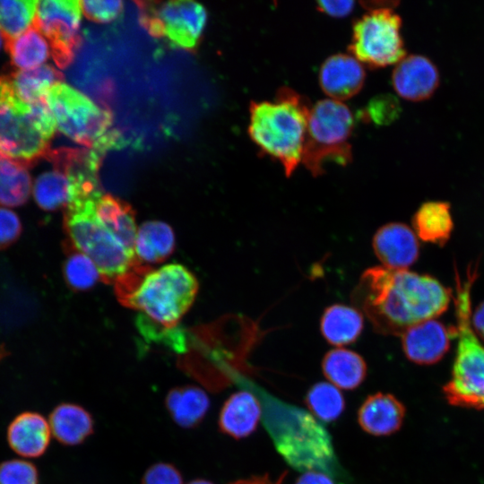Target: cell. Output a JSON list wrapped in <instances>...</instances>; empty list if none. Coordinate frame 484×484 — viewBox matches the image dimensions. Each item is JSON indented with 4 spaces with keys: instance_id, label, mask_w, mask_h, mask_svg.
I'll return each instance as SVG.
<instances>
[{
    "instance_id": "cell-1",
    "label": "cell",
    "mask_w": 484,
    "mask_h": 484,
    "mask_svg": "<svg viewBox=\"0 0 484 484\" xmlns=\"http://www.w3.org/2000/svg\"><path fill=\"white\" fill-rule=\"evenodd\" d=\"M452 298L451 289L434 277L384 266L367 269L351 294L352 303L367 316L374 330L393 336L439 316Z\"/></svg>"
},
{
    "instance_id": "cell-2",
    "label": "cell",
    "mask_w": 484,
    "mask_h": 484,
    "mask_svg": "<svg viewBox=\"0 0 484 484\" xmlns=\"http://www.w3.org/2000/svg\"><path fill=\"white\" fill-rule=\"evenodd\" d=\"M115 283L121 302L166 328L176 326L198 290L194 275L178 264L150 270L138 263Z\"/></svg>"
},
{
    "instance_id": "cell-3",
    "label": "cell",
    "mask_w": 484,
    "mask_h": 484,
    "mask_svg": "<svg viewBox=\"0 0 484 484\" xmlns=\"http://www.w3.org/2000/svg\"><path fill=\"white\" fill-rule=\"evenodd\" d=\"M310 108L304 96L288 87L279 89L272 101L250 104V138L282 165L287 177L302 160Z\"/></svg>"
},
{
    "instance_id": "cell-4",
    "label": "cell",
    "mask_w": 484,
    "mask_h": 484,
    "mask_svg": "<svg viewBox=\"0 0 484 484\" xmlns=\"http://www.w3.org/2000/svg\"><path fill=\"white\" fill-rule=\"evenodd\" d=\"M476 275V265H470L462 278L455 271L454 334L457 347L451 377L443 390L448 402L454 406L484 410V344L471 323V289Z\"/></svg>"
},
{
    "instance_id": "cell-5",
    "label": "cell",
    "mask_w": 484,
    "mask_h": 484,
    "mask_svg": "<svg viewBox=\"0 0 484 484\" xmlns=\"http://www.w3.org/2000/svg\"><path fill=\"white\" fill-rule=\"evenodd\" d=\"M56 127L46 99L23 101L15 93L9 74L0 75V158L27 167L46 157Z\"/></svg>"
},
{
    "instance_id": "cell-6",
    "label": "cell",
    "mask_w": 484,
    "mask_h": 484,
    "mask_svg": "<svg viewBox=\"0 0 484 484\" xmlns=\"http://www.w3.org/2000/svg\"><path fill=\"white\" fill-rule=\"evenodd\" d=\"M264 424L277 452L294 469L329 472L333 470L332 438L310 413L272 402L265 409Z\"/></svg>"
},
{
    "instance_id": "cell-7",
    "label": "cell",
    "mask_w": 484,
    "mask_h": 484,
    "mask_svg": "<svg viewBox=\"0 0 484 484\" xmlns=\"http://www.w3.org/2000/svg\"><path fill=\"white\" fill-rule=\"evenodd\" d=\"M354 123L352 112L341 101L325 99L311 107L301 162L313 176L323 174L326 162H350Z\"/></svg>"
},
{
    "instance_id": "cell-8",
    "label": "cell",
    "mask_w": 484,
    "mask_h": 484,
    "mask_svg": "<svg viewBox=\"0 0 484 484\" xmlns=\"http://www.w3.org/2000/svg\"><path fill=\"white\" fill-rule=\"evenodd\" d=\"M96 203L97 202H88L67 205L64 228L68 242L95 263L101 279L115 282L139 262L98 220L95 213Z\"/></svg>"
},
{
    "instance_id": "cell-9",
    "label": "cell",
    "mask_w": 484,
    "mask_h": 484,
    "mask_svg": "<svg viewBox=\"0 0 484 484\" xmlns=\"http://www.w3.org/2000/svg\"><path fill=\"white\" fill-rule=\"evenodd\" d=\"M46 101L58 129L89 149L95 148L111 131V112L63 82L48 91Z\"/></svg>"
},
{
    "instance_id": "cell-10",
    "label": "cell",
    "mask_w": 484,
    "mask_h": 484,
    "mask_svg": "<svg viewBox=\"0 0 484 484\" xmlns=\"http://www.w3.org/2000/svg\"><path fill=\"white\" fill-rule=\"evenodd\" d=\"M402 19L391 6H373L352 27L350 51L373 68L397 64L405 56Z\"/></svg>"
},
{
    "instance_id": "cell-11",
    "label": "cell",
    "mask_w": 484,
    "mask_h": 484,
    "mask_svg": "<svg viewBox=\"0 0 484 484\" xmlns=\"http://www.w3.org/2000/svg\"><path fill=\"white\" fill-rule=\"evenodd\" d=\"M140 22L155 38H167L182 48L194 49L206 23L204 7L193 1L136 2Z\"/></svg>"
},
{
    "instance_id": "cell-12",
    "label": "cell",
    "mask_w": 484,
    "mask_h": 484,
    "mask_svg": "<svg viewBox=\"0 0 484 484\" xmlns=\"http://www.w3.org/2000/svg\"><path fill=\"white\" fill-rule=\"evenodd\" d=\"M81 17L80 1L39 2L33 25L48 40L53 59L60 68H65L73 62L75 50L81 43Z\"/></svg>"
},
{
    "instance_id": "cell-13",
    "label": "cell",
    "mask_w": 484,
    "mask_h": 484,
    "mask_svg": "<svg viewBox=\"0 0 484 484\" xmlns=\"http://www.w3.org/2000/svg\"><path fill=\"white\" fill-rule=\"evenodd\" d=\"M454 328L429 319L419 323L402 334V345L406 358L419 365H431L439 361L450 347Z\"/></svg>"
},
{
    "instance_id": "cell-14",
    "label": "cell",
    "mask_w": 484,
    "mask_h": 484,
    "mask_svg": "<svg viewBox=\"0 0 484 484\" xmlns=\"http://www.w3.org/2000/svg\"><path fill=\"white\" fill-rule=\"evenodd\" d=\"M372 246L384 267L407 270L419 254V243L415 232L400 222L387 223L376 232Z\"/></svg>"
},
{
    "instance_id": "cell-15",
    "label": "cell",
    "mask_w": 484,
    "mask_h": 484,
    "mask_svg": "<svg viewBox=\"0 0 484 484\" xmlns=\"http://www.w3.org/2000/svg\"><path fill=\"white\" fill-rule=\"evenodd\" d=\"M392 84L400 97L421 101L433 95L439 84V74L428 58L420 55L405 56L393 71Z\"/></svg>"
},
{
    "instance_id": "cell-16",
    "label": "cell",
    "mask_w": 484,
    "mask_h": 484,
    "mask_svg": "<svg viewBox=\"0 0 484 484\" xmlns=\"http://www.w3.org/2000/svg\"><path fill=\"white\" fill-rule=\"evenodd\" d=\"M5 436L9 447L20 458L32 459L47 452L52 434L48 420L42 414L26 411L10 421Z\"/></svg>"
},
{
    "instance_id": "cell-17",
    "label": "cell",
    "mask_w": 484,
    "mask_h": 484,
    "mask_svg": "<svg viewBox=\"0 0 484 484\" xmlns=\"http://www.w3.org/2000/svg\"><path fill=\"white\" fill-rule=\"evenodd\" d=\"M364 82L363 65L352 55H333L324 60L319 70L320 87L334 100L341 101L355 96Z\"/></svg>"
},
{
    "instance_id": "cell-18",
    "label": "cell",
    "mask_w": 484,
    "mask_h": 484,
    "mask_svg": "<svg viewBox=\"0 0 484 484\" xmlns=\"http://www.w3.org/2000/svg\"><path fill=\"white\" fill-rule=\"evenodd\" d=\"M405 411L395 396L378 392L364 400L358 411V422L372 436H389L401 428Z\"/></svg>"
},
{
    "instance_id": "cell-19",
    "label": "cell",
    "mask_w": 484,
    "mask_h": 484,
    "mask_svg": "<svg viewBox=\"0 0 484 484\" xmlns=\"http://www.w3.org/2000/svg\"><path fill=\"white\" fill-rule=\"evenodd\" d=\"M262 407L257 398L247 391L232 393L223 403L219 415V428L235 439L250 436L257 428Z\"/></svg>"
},
{
    "instance_id": "cell-20",
    "label": "cell",
    "mask_w": 484,
    "mask_h": 484,
    "mask_svg": "<svg viewBox=\"0 0 484 484\" xmlns=\"http://www.w3.org/2000/svg\"><path fill=\"white\" fill-rule=\"evenodd\" d=\"M48 423L52 436L64 445L83 443L94 431V419L82 406L61 402L49 413Z\"/></svg>"
},
{
    "instance_id": "cell-21",
    "label": "cell",
    "mask_w": 484,
    "mask_h": 484,
    "mask_svg": "<svg viewBox=\"0 0 484 484\" xmlns=\"http://www.w3.org/2000/svg\"><path fill=\"white\" fill-rule=\"evenodd\" d=\"M95 213L98 220L135 256L138 229L133 208L117 197L102 194L96 203Z\"/></svg>"
},
{
    "instance_id": "cell-22",
    "label": "cell",
    "mask_w": 484,
    "mask_h": 484,
    "mask_svg": "<svg viewBox=\"0 0 484 484\" xmlns=\"http://www.w3.org/2000/svg\"><path fill=\"white\" fill-rule=\"evenodd\" d=\"M165 406L175 423L184 428H193L204 419L210 399L202 388L187 385L170 389Z\"/></svg>"
},
{
    "instance_id": "cell-23",
    "label": "cell",
    "mask_w": 484,
    "mask_h": 484,
    "mask_svg": "<svg viewBox=\"0 0 484 484\" xmlns=\"http://www.w3.org/2000/svg\"><path fill=\"white\" fill-rule=\"evenodd\" d=\"M363 326L362 313L342 304H334L326 307L320 321V329L324 338L335 346L356 341L362 333Z\"/></svg>"
},
{
    "instance_id": "cell-24",
    "label": "cell",
    "mask_w": 484,
    "mask_h": 484,
    "mask_svg": "<svg viewBox=\"0 0 484 484\" xmlns=\"http://www.w3.org/2000/svg\"><path fill=\"white\" fill-rule=\"evenodd\" d=\"M412 226L416 236L422 241L445 245L454 229L450 204L440 201L422 203L412 217Z\"/></svg>"
},
{
    "instance_id": "cell-25",
    "label": "cell",
    "mask_w": 484,
    "mask_h": 484,
    "mask_svg": "<svg viewBox=\"0 0 484 484\" xmlns=\"http://www.w3.org/2000/svg\"><path fill=\"white\" fill-rule=\"evenodd\" d=\"M324 376L334 385L344 390L358 388L367 376V364L358 353L346 349H333L322 360Z\"/></svg>"
},
{
    "instance_id": "cell-26",
    "label": "cell",
    "mask_w": 484,
    "mask_h": 484,
    "mask_svg": "<svg viewBox=\"0 0 484 484\" xmlns=\"http://www.w3.org/2000/svg\"><path fill=\"white\" fill-rule=\"evenodd\" d=\"M174 249L175 235L169 224L150 220L139 227L134 244V254L139 263H160L169 257Z\"/></svg>"
},
{
    "instance_id": "cell-27",
    "label": "cell",
    "mask_w": 484,
    "mask_h": 484,
    "mask_svg": "<svg viewBox=\"0 0 484 484\" xmlns=\"http://www.w3.org/2000/svg\"><path fill=\"white\" fill-rule=\"evenodd\" d=\"M9 77L15 93L28 103L45 99L48 91L64 79L58 70L48 65L32 70L17 71L10 73Z\"/></svg>"
},
{
    "instance_id": "cell-28",
    "label": "cell",
    "mask_w": 484,
    "mask_h": 484,
    "mask_svg": "<svg viewBox=\"0 0 484 484\" xmlns=\"http://www.w3.org/2000/svg\"><path fill=\"white\" fill-rule=\"evenodd\" d=\"M12 63L21 71L41 66L49 55L48 42L44 35L32 25L28 30L4 44Z\"/></svg>"
},
{
    "instance_id": "cell-29",
    "label": "cell",
    "mask_w": 484,
    "mask_h": 484,
    "mask_svg": "<svg viewBox=\"0 0 484 484\" xmlns=\"http://www.w3.org/2000/svg\"><path fill=\"white\" fill-rule=\"evenodd\" d=\"M26 168L17 161L0 158V204L17 207L28 201L31 178Z\"/></svg>"
},
{
    "instance_id": "cell-30",
    "label": "cell",
    "mask_w": 484,
    "mask_h": 484,
    "mask_svg": "<svg viewBox=\"0 0 484 484\" xmlns=\"http://www.w3.org/2000/svg\"><path fill=\"white\" fill-rule=\"evenodd\" d=\"M33 196L43 210L65 208L70 201V184L66 174L56 167L40 174L33 185Z\"/></svg>"
},
{
    "instance_id": "cell-31",
    "label": "cell",
    "mask_w": 484,
    "mask_h": 484,
    "mask_svg": "<svg viewBox=\"0 0 484 484\" xmlns=\"http://www.w3.org/2000/svg\"><path fill=\"white\" fill-rule=\"evenodd\" d=\"M39 1L1 0L0 29L4 44L28 30L34 23Z\"/></svg>"
},
{
    "instance_id": "cell-32",
    "label": "cell",
    "mask_w": 484,
    "mask_h": 484,
    "mask_svg": "<svg viewBox=\"0 0 484 484\" xmlns=\"http://www.w3.org/2000/svg\"><path fill=\"white\" fill-rule=\"evenodd\" d=\"M305 402L312 414L325 423L336 420L345 409L342 393L329 383L320 382L307 391Z\"/></svg>"
},
{
    "instance_id": "cell-33",
    "label": "cell",
    "mask_w": 484,
    "mask_h": 484,
    "mask_svg": "<svg viewBox=\"0 0 484 484\" xmlns=\"http://www.w3.org/2000/svg\"><path fill=\"white\" fill-rule=\"evenodd\" d=\"M65 246L68 254L63 264V275L67 285L74 290H90L101 279L97 265L88 255L74 248L69 242Z\"/></svg>"
},
{
    "instance_id": "cell-34",
    "label": "cell",
    "mask_w": 484,
    "mask_h": 484,
    "mask_svg": "<svg viewBox=\"0 0 484 484\" xmlns=\"http://www.w3.org/2000/svg\"><path fill=\"white\" fill-rule=\"evenodd\" d=\"M0 484H39V470L27 459L3 461L0 462Z\"/></svg>"
},
{
    "instance_id": "cell-35",
    "label": "cell",
    "mask_w": 484,
    "mask_h": 484,
    "mask_svg": "<svg viewBox=\"0 0 484 484\" xmlns=\"http://www.w3.org/2000/svg\"><path fill=\"white\" fill-rule=\"evenodd\" d=\"M400 113L398 99L391 94H381L367 103L362 115L366 121L383 125L395 121Z\"/></svg>"
},
{
    "instance_id": "cell-36",
    "label": "cell",
    "mask_w": 484,
    "mask_h": 484,
    "mask_svg": "<svg viewBox=\"0 0 484 484\" xmlns=\"http://www.w3.org/2000/svg\"><path fill=\"white\" fill-rule=\"evenodd\" d=\"M84 15L91 21L108 22L117 19L122 13V1H81Z\"/></svg>"
},
{
    "instance_id": "cell-37",
    "label": "cell",
    "mask_w": 484,
    "mask_h": 484,
    "mask_svg": "<svg viewBox=\"0 0 484 484\" xmlns=\"http://www.w3.org/2000/svg\"><path fill=\"white\" fill-rule=\"evenodd\" d=\"M183 477L177 467L169 462H157L144 472L141 484H183Z\"/></svg>"
},
{
    "instance_id": "cell-38",
    "label": "cell",
    "mask_w": 484,
    "mask_h": 484,
    "mask_svg": "<svg viewBox=\"0 0 484 484\" xmlns=\"http://www.w3.org/2000/svg\"><path fill=\"white\" fill-rule=\"evenodd\" d=\"M22 231L19 216L13 211L0 207V250L14 244Z\"/></svg>"
},
{
    "instance_id": "cell-39",
    "label": "cell",
    "mask_w": 484,
    "mask_h": 484,
    "mask_svg": "<svg viewBox=\"0 0 484 484\" xmlns=\"http://www.w3.org/2000/svg\"><path fill=\"white\" fill-rule=\"evenodd\" d=\"M139 329L141 330V333L144 335H149L150 337H160V332L155 333L152 328L151 327L149 318L147 316H140L139 317ZM175 327L169 328V331H163L161 332V337L163 341H166V343H169L172 345V347L176 350H182L184 349L183 341L180 333H176L174 332Z\"/></svg>"
},
{
    "instance_id": "cell-40",
    "label": "cell",
    "mask_w": 484,
    "mask_h": 484,
    "mask_svg": "<svg viewBox=\"0 0 484 484\" xmlns=\"http://www.w3.org/2000/svg\"><path fill=\"white\" fill-rule=\"evenodd\" d=\"M353 1H318L317 9L332 17L342 18L349 15L354 9Z\"/></svg>"
},
{
    "instance_id": "cell-41",
    "label": "cell",
    "mask_w": 484,
    "mask_h": 484,
    "mask_svg": "<svg viewBox=\"0 0 484 484\" xmlns=\"http://www.w3.org/2000/svg\"><path fill=\"white\" fill-rule=\"evenodd\" d=\"M295 484H334L332 479L322 472L312 471L301 475Z\"/></svg>"
},
{
    "instance_id": "cell-42",
    "label": "cell",
    "mask_w": 484,
    "mask_h": 484,
    "mask_svg": "<svg viewBox=\"0 0 484 484\" xmlns=\"http://www.w3.org/2000/svg\"><path fill=\"white\" fill-rule=\"evenodd\" d=\"M471 323L475 333L484 341V301L471 311Z\"/></svg>"
},
{
    "instance_id": "cell-43",
    "label": "cell",
    "mask_w": 484,
    "mask_h": 484,
    "mask_svg": "<svg viewBox=\"0 0 484 484\" xmlns=\"http://www.w3.org/2000/svg\"><path fill=\"white\" fill-rule=\"evenodd\" d=\"M285 476L286 472L281 474L276 481H272L267 474L264 476H253L249 479L239 480L229 484H281Z\"/></svg>"
},
{
    "instance_id": "cell-44",
    "label": "cell",
    "mask_w": 484,
    "mask_h": 484,
    "mask_svg": "<svg viewBox=\"0 0 484 484\" xmlns=\"http://www.w3.org/2000/svg\"><path fill=\"white\" fill-rule=\"evenodd\" d=\"M187 484H213V483L204 479H195V480H191Z\"/></svg>"
},
{
    "instance_id": "cell-45",
    "label": "cell",
    "mask_w": 484,
    "mask_h": 484,
    "mask_svg": "<svg viewBox=\"0 0 484 484\" xmlns=\"http://www.w3.org/2000/svg\"><path fill=\"white\" fill-rule=\"evenodd\" d=\"M8 355V351L5 350L4 346L0 344V361Z\"/></svg>"
},
{
    "instance_id": "cell-46",
    "label": "cell",
    "mask_w": 484,
    "mask_h": 484,
    "mask_svg": "<svg viewBox=\"0 0 484 484\" xmlns=\"http://www.w3.org/2000/svg\"><path fill=\"white\" fill-rule=\"evenodd\" d=\"M3 43L4 44V35H3L2 30L0 29V48H1L2 45H3Z\"/></svg>"
}]
</instances>
